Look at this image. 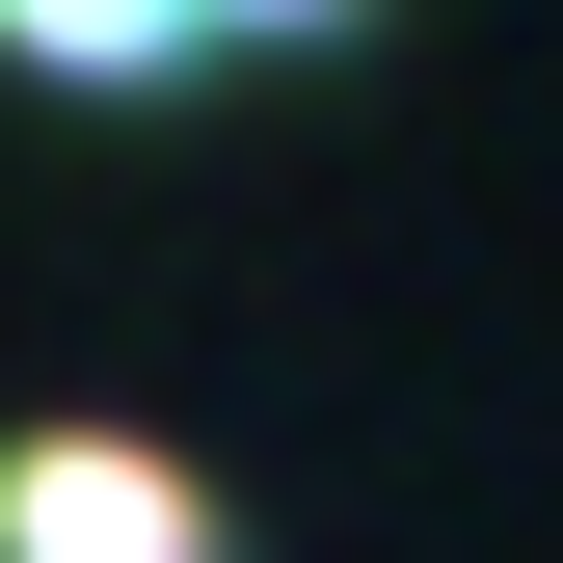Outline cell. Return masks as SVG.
Masks as SVG:
<instances>
[{"label": "cell", "mask_w": 563, "mask_h": 563, "mask_svg": "<svg viewBox=\"0 0 563 563\" xmlns=\"http://www.w3.org/2000/svg\"><path fill=\"white\" fill-rule=\"evenodd\" d=\"M0 563H216V483L162 430H27L0 456Z\"/></svg>", "instance_id": "1"}, {"label": "cell", "mask_w": 563, "mask_h": 563, "mask_svg": "<svg viewBox=\"0 0 563 563\" xmlns=\"http://www.w3.org/2000/svg\"><path fill=\"white\" fill-rule=\"evenodd\" d=\"M0 54H27V81H188V0H0Z\"/></svg>", "instance_id": "2"}, {"label": "cell", "mask_w": 563, "mask_h": 563, "mask_svg": "<svg viewBox=\"0 0 563 563\" xmlns=\"http://www.w3.org/2000/svg\"><path fill=\"white\" fill-rule=\"evenodd\" d=\"M216 27H349V0H188V54H216Z\"/></svg>", "instance_id": "3"}]
</instances>
